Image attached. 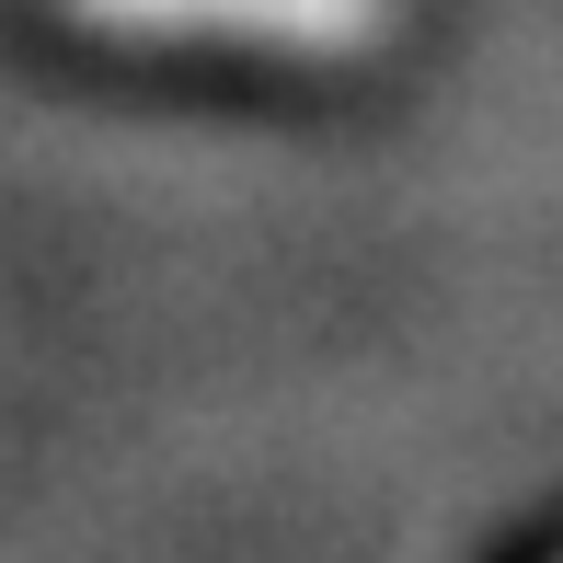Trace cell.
Returning <instances> with one entry per match:
<instances>
[{"label": "cell", "instance_id": "obj_1", "mask_svg": "<svg viewBox=\"0 0 563 563\" xmlns=\"http://www.w3.org/2000/svg\"><path fill=\"white\" fill-rule=\"evenodd\" d=\"M115 46H230V58H368L402 0H69Z\"/></svg>", "mask_w": 563, "mask_h": 563}]
</instances>
